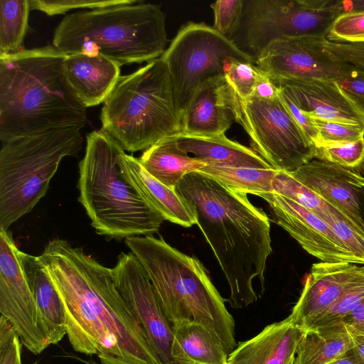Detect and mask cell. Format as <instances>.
Listing matches in <instances>:
<instances>
[{
	"label": "cell",
	"instance_id": "24",
	"mask_svg": "<svg viewBox=\"0 0 364 364\" xmlns=\"http://www.w3.org/2000/svg\"><path fill=\"white\" fill-rule=\"evenodd\" d=\"M174 136L183 150L207 164L257 168H272L252 149L230 140L225 134L203 136L181 132Z\"/></svg>",
	"mask_w": 364,
	"mask_h": 364
},
{
	"label": "cell",
	"instance_id": "2",
	"mask_svg": "<svg viewBox=\"0 0 364 364\" xmlns=\"http://www.w3.org/2000/svg\"><path fill=\"white\" fill-rule=\"evenodd\" d=\"M176 191L188 205L227 279L234 309L258 299L254 282L264 287L271 247L270 223L245 193L230 189L198 171L186 175Z\"/></svg>",
	"mask_w": 364,
	"mask_h": 364
},
{
	"label": "cell",
	"instance_id": "48",
	"mask_svg": "<svg viewBox=\"0 0 364 364\" xmlns=\"http://www.w3.org/2000/svg\"><path fill=\"white\" fill-rule=\"evenodd\" d=\"M76 358V359L85 363V364H102L100 363H97L96 362L95 360H92V359H90L88 360H82L77 356H75Z\"/></svg>",
	"mask_w": 364,
	"mask_h": 364
},
{
	"label": "cell",
	"instance_id": "6",
	"mask_svg": "<svg viewBox=\"0 0 364 364\" xmlns=\"http://www.w3.org/2000/svg\"><path fill=\"white\" fill-rule=\"evenodd\" d=\"M167 43L161 6L142 3L68 14L53 40V46L65 55H100L120 66L161 58Z\"/></svg>",
	"mask_w": 364,
	"mask_h": 364
},
{
	"label": "cell",
	"instance_id": "37",
	"mask_svg": "<svg viewBox=\"0 0 364 364\" xmlns=\"http://www.w3.org/2000/svg\"><path fill=\"white\" fill-rule=\"evenodd\" d=\"M31 10H39L48 16L63 14L77 9H102L118 5L134 4V0H28Z\"/></svg>",
	"mask_w": 364,
	"mask_h": 364
},
{
	"label": "cell",
	"instance_id": "8",
	"mask_svg": "<svg viewBox=\"0 0 364 364\" xmlns=\"http://www.w3.org/2000/svg\"><path fill=\"white\" fill-rule=\"evenodd\" d=\"M81 128H58L2 142L0 230L7 231L46 194L62 159L82 149Z\"/></svg>",
	"mask_w": 364,
	"mask_h": 364
},
{
	"label": "cell",
	"instance_id": "18",
	"mask_svg": "<svg viewBox=\"0 0 364 364\" xmlns=\"http://www.w3.org/2000/svg\"><path fill=\"white\" fill-rule=\"evenodd\" d=\"M276 85L289 90L307 117L364 129V107L338 82L316 78L283 81Z\"/></svg>",
	"mask_w": 364,
	"mask_h": 364
},
{
	"label": "cell",
	"instance_id": "14",
	"mask_svg": "<svg viewBox=\"0 0 364 364\" xmlns=\"http://www.w3.org/2000/svg\"><path fill=\"white\" fill-rule=\"evenodd\" d=\"M112 269L119 292L142 327L151 348L163 364H173V326L144 267L132 252H122Z\"/></svg>",
	"mask_w": 364,
	"mask_h": 364
},
{
	"label": "cell",
	"instance_id": "35",
	"mask_svg": "<svg viewBox=\"0 0 364 364\" xmlns=\"http://www.w3.org/2000/svg\"><path fill=\"white\" fill-rule=\"evenodd\" d=\"M244 4L245 0H218L211 4L214 14L213 27L232 40L240 27Z\"/></svg>",
	"mask_w": 364,
	"mask_h": 364
},
{
	"label": "cell",
	"instance_id": "5",
	"mask_svg": "<svg viewBox=\"0 0 364 364\" xmlns=\"http://www.w3.org/2000/svg\"><path fill=\"white\" fill-rule=\"evenodd\" d=\"M124 150L103 130L87 134L79 163L78 200L96 232L122 240L157 233L164 220L129 179Z\"/></svg>",
	"mask_w": 364,
	"mask_h": 364
},
{
	"label": "cell",
	"instance_id": "51",
	"mask_svg": "<svg viewBox=\"0 0 364 364\" xmlns=\"http://www.w3.org/2000/svg\"><path fill=\"white\" fill-rule=\"evenodd\" d=\"M33 364H36V363H34Z\"/></svg>",
	"mask_w": 364,
	"mask_h": 364
},
{
	"label": "cell",
	"instance_id": "32",
	"mask_svg": "<svg viewBox=\"0 0 364 364\" xmlns=\"http://www.w3.org/2000/svg\"><path fill=\"white\" fill-rule=\"evenodd\" d=\"M363 301L364 277L347 289L326 311L312 320L304 331L341 323Z\"/></svg>",
	"mask_w": 364,
	"mask_h": 364
},
{
	"label": "cell",
	"instance_id": "40",
	"mask_svg": "<svg viewBox=\"0 0 364 364\" xmlns=\"http://www.w3.org/2000/svg\"><path fill=\"white\" fill-rule=\"evenodd\" d=\"M323 46L336 58L364 73V42H333L325 38Z\"/></svg>",
	"mask_w": 364,
	"mask_h": 364
},
{
	"label": "cell",
	"instance_id": "12",
	"mask_svg": "<svg viewBox=\"0 0 364 364\" xmlns=\"http://www.w3.org/2000/svg\"><path fill=\"white\" fill-rule=\"evenodd\" d=\"M325 38L299 36L276 39L255 58V65L275 84L316 78L336 82L364 78V73L336 58L325 48Z\"/></svg>",
	"mask_w": 364,
	"mask_h": 364
},
{
	"label": "cell",
	"instance_id": "44",
	"mask_svg": "<svg viewBox=\"0 0 364 364\" xmlns=\"http://www.w3.org/2000/svg\"><path fill=\"white\" fill-rule=\"evenodd\" d=\"M278 95V86L264 74L256 86L253 96L270 100L277 97Z\"/></svg>",
	"mask_w": 364,
	"mask_h": 364
},
{
	"label": "cell",
	"instance_id": "41",
	"mask_svg": "<svg viewBox=\"0 0 364 364\" xmlns=\"http://www.w3.org/2000/svg\"><path fill=\"white\" fill-rule=\"evenodd\" d=\"M277 86L279 87V95L281 99L308 139L315 146V143L317 139V133L310 119L305 114L304 111L301 109L289 90L284 86Z\"/></svg>",
	"mask_w": 364,
	"mask_h": 364
},
{
	"label": "cell",
	"instance_id": "13",
	"mask_svg": "<svg viewBox=\"0 0 364 364\" xmlns=\"http://www.w3.org/2000/svg\"><path fill=\"white\" fill-rule=\"evenodd\" d=\"M20 251L8 231L0 230V313L13 325L22 345L38 355L50 343L39 324Z\"/></svg>",
	"mask_w": 364,
	"mask_h": 364
},
{
	"label": "cell",
	"instance_id": "38",
	"mask_svg": "<svg viewBox=\"0 0 364 364\" xmlns=\"http://www.w3.org/2000/svg\"><path fill=\"white\" fill-rule=\"evenodd\" d=\"M364 36V10L351 11L338 16L326 38L333 42H348Z\"/></svg>",
	"mask_w": 364,
	"mask_h": 364
},
{
	"label": "cell",
	"instance_id": "29",
	"mask_svg": "<svg viewBox=\"0 0 364 364\" xmlns=\"http://www.w3.org/2000/svg\"><path fill=\"white\" fill-rule=\"evenodd\" d=\"M30 10L28 0L0 1V56L24 50Z\"/></svg>",
	"mask_w": 364,
	"mask_h": 364
},
{
	"label": "cell",
	"instance_id": "34",
	"mask_svg": "<svg viewBox=\"0 0 364 364\" xmlns=\"http://www.w3.org/2000/svg\"><path fill=\"white\" fill-rule=\"evenodd\" d=\"M317 133L315 148L338 146L364 137L360 127L308 117Z\"/></svg>",
	"mask_w": 364,
	"mask_h": 364
},
{
	"label": "cell",
	"instance_id": "4",
	"mask_svg": "<svg viewBox=\"0 0 364 364\" xmlns=\"http://www.w3.org/2000/svg\"><path fill=\"white\" fill-rule=\"evenodd\" d=\"M124 242L144 267L172 326L181 321L203 326L229 355L236 348L235 321L201 262L162 237L134 236Z\"/></svg>",
	"mask_w": 364,
	"mask_h": 364
},
{
	"label": "cell",
	"instance_id": "25",
	"mask_svg": "<svg viewBox=\"0 0 364 364\" xmlns=\"http://www.w3.org/2000/svg\"><path fill=\"white\" fill-rule=\"evenodd\" d=\"M138 159L148 173L173 190L186 175L207 165L183 150L174 135L159 140L144 150Z\"/></svg>",
	"mask_w": 364,
	"mask_h": 364
},
{
	"label": "cell",
	"instance_id": "1",
	"mask_svg": "<svg viewBox=\"0 0 364 364\" xmlns=\"http://www.w3.org/2000/svg\"><path fill=\"white\" fill-rule=\"evenodd\" d=\"M38 258L62 301L75 351L96 355L102 364H163L119 292L112 269L60 238Z\"/></svg>",
	"mask_w": 364,
	"mask_h": 364
},
{
	"label": "cell",
	"instance_id": "47",
	"mask_svg": "<svg viewBox=\"0 0 364 364\" xmlns=\"http://www.w3.org/2000/svg\"><path fill=\"white\" fill-rule=\"evenodd\" d=\"M353 341V351L360 361L364 364V337L351 336Z\"/></svg>",
	"mask_w": 364,
	"mask_h": 364
},
{
	"label": "cell",
	"instance_id": "42",
	"mask_svg": "<svg viewBox=\"0 0 364 364\" xmlns=\"http://www.w3.org/2000/svg\"><path fill=\"white\" fill-rule=\"evenodd\" d=\"M342 323L350 336L364 337V301L345 317Z\"/></svg>",
	"mask_w": 364,
	"mask_h": 364
},
{
	"label": "cell",
	"instance_id": "11",
	"mask_svg": "<svg viewBox=\"0 0 364 364\" xmlns=\"http://www.w3.org/2000/svg\"><path fill=\"white\" fill-rule=\"evenodd\" d=\"M341 1L245 0L236 34L255 59L269 43L282 37H326L333 21L343 14Z\"/></svg>",
	"mask_w": 364,
	"mask_h": 364
},
{
	"label": "cell",
	"instance_id": "33",
	"mask_svg": "<svg viewBox=\"0 0 364 364\" xmlns=\"http://www.w3.org/2000/svg\"><path fill=\"white\" fill-rule=\"evenodd\" d=\"M263 73L253 63L230 60L224 65V75L237 97L245 101L254 95Z\"/></svg>",
	"mask_w": 364,
	"mask_h": 364
},
{
	"label": "cell",
	"instance_id": "10",
	"mask_svg": "<svg viewBox=\"0 0 364 364\" xmlns=\"http://www.w3.org/2000/svg\"><path fill=\"white\" fill-rule=\"evenodd\" d=\"M161 58L169 70L181 114L202 82L224 75L226 62L255 61L252 55L213 26L196 22H188L180 28Z\"/></svg>",
	"mask_w": 364,
	"mask_h": 364
},
{
	"label": "cell",
	"instance_id": "49",
	"mask_svg": "<svg viewBox=\"0 0 364 364\" xmlns=\"http://www.w3.org/2000/svg\"><path fill=\"white\" fill-rule=\"evenodd\" d=\"M348 42H364V36L363 37L353 38V39L349 41Z\"/></svg>",
	"mask_w": 364,
	"mask_h": 364
},
{
	"label": "cell",
	"instance_id": "7",
	"mask_svg": "<svg viewBox=\"0 0 364 364\" xmlns=\"http://www.w3.org/2000/svg\"><path fill=\"white\" fill-rule=\"evenodd\" d=\"M103 103L101 129L124 151L146 150L182 132L170 73L161 58L121 75Z\"/></svg>",
	"mask_w": 364,
	"mask_h": 364
},
{
	"label": "cell",
	"instance_id": "36",
	"mask_svg": "<svg viewBox=\"0 0 364 364\" xmlns=\"http://www.w3.org/2000/svg\"><path fill=\"white\" fill-rule=\"evenodd\" d=\"M314 159L355 170L364 165V137L341 146L315 148Z\"/></svg>",
	"mask_w": 364,
	"mask_h": 364
},
{
	"label": "cell",
	"instance_id": "15",
	"mask_svg": "<svg viewBox=\"0 0 364 364\" xmlns=\"http://www.w3.org/2000/svg\"><path fill=\"white\" fill-rule=\"evenodd\" d=\"M258 196L269 204L276 223L309 255L321 262L357 264L332 229L318 215L274 192L261 193Z\"/></svg>",
	"mask_w": 364,
	"mask_h": 364
},
{
	"label": "cell",
	"instance_id": "17",
	"mask_svg": "<svg viewBox=\"0 0 364 364\" xmlns=\"http://www.w3.org/2000/svg\"><path fill=\"white\" fill-rule=\"evenodd\" d=\"M290 172L364 230V177L358 171L313 159Z\"/></svg>",
	"mask_w": 364,
	"mask_h": 364
},
{
	"label": "cell",
	"instance_id": "43",
	"mask_svg": "<svg viewBox=\"0 0 364 364\" xmlns=\"http://www.w3.org/2000/svg\"><path fill=\"white\" fill-rule=\"evenodd\" d=\"M338 82L343 90L364 107V78H349Z\"/></svg>",
	"mask_w": 364,
	"mask_h": 364
},
{
	"label": "cell",
	"instance_id": "46",
	"mask_svg": "<svg viewBox=\"0 0 364 364\" xmlns=\"http://www.w3.org/2000/svg\"><path fill=\"white\" fill-rule=\"evenodd\" d=\"M341 7L343 14L364 10V0H346L341 1Z\"/></svg>",
	"mask_w": 364,
	"mask_h": 364
},
{
	"label": "cell",
	"instance_id": "19",
	"mask_svg": "<svg viewBox=\"0 0 364 364\" xmlns=\"http://www.w3.org/2000/svg\"><path fill=\"white\" fill-rule=\"evenodd\" d=\"M235 122L230 107V86L224 75L208 78L193 92L181 113L182 133L223 134Z\"/></svg>",
	"mask_w": 364,
	"mask_h": 364
},
{
	"label": "cell",
	"instance_id": "22",
	"mask_svg": "<svg viewBox=\"0 0 364 364\" xmlns=\"http://www.w3.org/2000/svg\"><path fill=\"white\" fill-rule=\"evenodd\" d=\"M22 266L33 294L41 328L50 344H57L66 334L65 316L59 294L38 257L20 251Z\"/></svg>",
	"mask_w": 364,
	"mask_h": 364
},
{
	"label": "cell",
	"instance_id": "50",
	"mask_svg": "<svg viewBox=\"0 0 364 364\" xmlns=\"http://www.w3.org/2000/svg\"><path fill=\"white\" fill-rule=\"evenodd\" d=\"M173 364H190V363H180V362H174Z\"/></svg>",
	"mask_w": 364,
	"mask_h": 364
},
{
	"label": "cell",
	"instance_id": "23",
	"mask_svg": "<svg viewBox=\"0 0 364 364\" xmlns=\"http://www.w3.org/2000/svg\"><path fill=\"white\" fill-rule=\"evenodd\" d=\"M127 176L146 203L171 223L189 228L196 224L192 211L177 193L163 184L141 165L139 159L129 154L124 156Z\"/></svg>",
	"mask_w": 364,
	"mask_h": 364
},
{
	"label": "cell",
	"instance_id": "9",
	"mask_svg": "<svg viewBox=\"0 0 364 364\" xmlns=\"http://www.w3.org/2000/svg\"><path fill=\"white\" fill-rule=\"evenodd\" d=\"M230 107L235 122L249 135L252 149L272 168L293 171L314 159L315 146L279 95L242 101L230 86Z\"/></svg>",
	"mask_w": 364,
	"mask_h": 364
},
{
	"label": "cell",
	"instance_id": "16",
	"mask_svg": "<svg viewBox=\"0 0 364 364\" xmlns=\"http://www.w3.org/2000/svg\"><path fill=\"white\" fill-rule=\"evenodd\" d=\"M363 277L364 267L357 264L321 261L314 263L301 295L287 318L304 331L312 320Z\"/></svg>",
	"mask_w": 364,
	"mask_h": 364
},
{
	"label": "cell",
	"instance_id": "45",
	"mask_svg": "<svg viewBox=\"0 0 364 364\" xmlns=\"http://www.w3.org/2000/svg\"><path fill=\"white\" fill-rule=\"evenodd\" d=\"M326 364H362L352 348L343 355Z\"/></svg>",
	"mask_w": 364,
	"mask_h": 364
},
{
	"label": "cell",
	"instance_id": "30",
	"mask_svg": "<svg viewBox=\"0 0 364 364\" xmlns=\"http://www.w3.org/2000/svg\"><path fill=\"white\" fill-rule=\"evenodd\" d=\"M273 192L285 196L310 210L321 219L332 205L297 180L290 171L278 170L272 181Z\"/></svg>",
	"mask_w": 364,
	"mask_h": 364
},
{
	"label": "cell",
	"instance_id": "3",
	"mask_svg": "<svg viewBox=\"0 0 364 364\" xmlns=\"http://www.w3.org/2000/svg\"><path fill=\"white\" fill-rule=\"evenodd\" d=\"M66 55L53 46L0 56V139L87 124L86 107L64 73Z\"/></svg>",
	"mask_w": 364,
	"mask_h": 364
},
{
	"label": "cell",
	"instance_id": "26",
	"mask_svg": "<svg viewBox=\"0 0 364 364\" xmlns=\"http://www.w3.org/2000/svg\"><path fill=\"white\" fill-rule=\"evenodd\" d=\"M171 357L190 364H228V355L219 339L203 326L193 321L173 325Z\"/></svg>",
	"mask_w": 364,
	"mask_h": 364
},
{
	"label": "cell",
	"instance_id": "39",
	"mask_svg": "<svg viewBox=\"0 0 364 364\" xmlns=\"http://www.w3.org/2000/svg\"><path fill=\"white\" fill-rule=\"evenodd\" d=\"M21 345L13 325L3 316H0V364H22Z\"/></svg>",
	"mask_w": 364,
	"mask_h": 364
},
{
	"label": "cell",
	"instance_id": "27",
	"mask_svg": "<svg viewBox=\"0 0 364 364\" xmlns=\"http://www.w3.org/2000/svg\"><path fill=\"white\" fill-rule=\"evenodd\" d=\"M353 347L352 336L341 322L304 331L293 364H326Z\"/></svg>",
	"mask_w": 364,
	"mask_h": 364
},
{
	"label": "cell",
	"instance_id": "21",
	"mask_svg": "<svg viewBox=\"0 0 364 364\" xmlns=\"http://www.w3.org/2000/svg\"><path fill=\"white\" fill-rule=\"evenodd\" d=\"M304 331L286 318L267 326L241 342L228 355V364H291Z\"/></svg>",
	"mask_w": 364,
	"mask_h": 364
},
{
	"label": "cell",
	"instance_id": "52",
	"mask_svg": "<svg viewBox=\"0 0 364 364\" xmlns=\"http://www.w3.org/2000/svg\"><path fill=\"white\" fill-rule=\"evenodd\" d=\"M291 364H293V363Z\"/></svg>",
	"mask_w": 364,
	"mask_h": 364
},
{
	"label": "cell",
	"instance_id": "31",
	"mask_svg": "<svg viewBox=\"0 0 364 364\" xmlns=\"http://www.w3.org/2000/svg\"><path fill=\"white\" fill-rule=\"evenodd\" d=\"M322 220L356 259L357 264H364V230L347 215L333 205Z\"/></svg>",
	"mask_w": 364,
	"mask_h": 364
},
{
	"label": "cell",
	"instance_id": "20",
	"mask_svg": "<svg viewBox=\"0 0 364 364\" xmlns=\"http://www.w3.org/2000/svg\"><path fill=\"white\" fill-rule=\"evenodd\" d=\"M63 67L71 89L86 108L104 102L121 76V66L100 55H66Z\"/></svg>",
	"mask_w": 364,
	"mask_h": 364
},
{
	"label": "cell",
	"instance_id": "28",
	"mask_svg": "<svg viewBox=\"0 0 364 364\" xmlns=\"http://www.w3.org/2000/svg\"><path fill=\"white\" fill-rule=\"evenodd\" d=\"M277 171L272 168L207 164L197 171L215 179L230 189L258 196L273 192L272 181Z\"/></svg>",
	"mask_w": 364,
	"mask_h": 364
}]
</instances>
